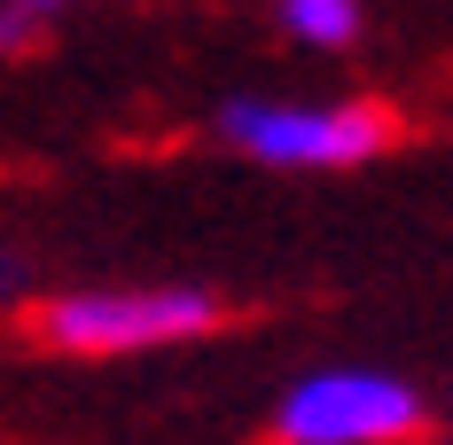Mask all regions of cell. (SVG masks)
<instances>
[{
  "mask_svg": "<svg viewBox=\"0 0 453 445\" xmlns=\"http://www.w3.org/2000/svg\"><path fill=\"white\" fill-rule=\"evenodd\" d=\"M219 134L258 165L344 173V165H367L391 141V118L367 110V102H226Z\"/></svg>",
  "mask_w": 453,
  "mask_h": 445,
  "instance_id": "6da1fadb",
  "label": "cell"
},
{
  "mask_svg": "<svg viewBox=\"0 0 453 445\" xmlns=\"http://www.w3.org/2000/svg\"><path fill=\"white\" fill-rule=\"evenodd\" d=\"M422 430V391L375 367H320L273 406L281 445H399Z\"/></svg>",
  "mask_w": 453,
  "mask_h": 445,
  "instance_id": "7a4b0ae2",
  "label": "cell"
},
{
  "mask_svg": "<svg viewBox=\"0 0 453 445\" xmlns=\"http://www.w3.org/2000/svg\"><path fill=\"white\" fill-rule=\"evenodd\" d=\"M219 320V297L203 289H71L40 305V336L55 352H141L180 344Z\"/></svg>",
  "mask_w": 453,
  "mask_h": 445,
  "instance_id": "3957f363",
  "label": "cell"
},
{
  "mask_svg": "<svg viewBox=\"0 0 453 445\" xmlns=\"http://www.w3.org/2000/svg\"><path fill=\"white\" fill-rule=\"evenodd\" d=\"M281 32L313 47H344L360 32V0H281Z\"/></svg>",
  "mask_w": 453,
  "mask_h": 445,
  "instance_id": "277c9868",
  "label": "cell"
},
{
  "mask_svg": "<svg viewBox=\"0 0 453 445\" xmlns=\"http://www.w3.org/2000/svg\"><path fill=\"white\" fill-rule=\"evenodd\" d=\"M40 8H24V0H0V55H16V47H32L40 40Z\"/></svg>",
  "mask_w": 453,
  "mask_h": 445,
  "instance_id": "5b68a950",
  "label": "cell"
},
{
  "mask_svg": "<svg viewBox=\"0 0 453 445\" xmlns=\"http://www.w3.org/2000/svg\"><path fill=\"white\" fill-rule=\"evenodd\" d=\"M16 289H24V258H16V250H8V242H0V305H8V297H16Z\"/></svg>",
  "mask_w": 453,
  "mask_h": 445,
  "instance_id": "8992f818",
  "label": "cell"
},
{
  "mask_svg": "<svg viewBox=\"0 0 453 445\" xmlns=\"http://www.w3.org/2000/svg\"><path fill=\"white\" fill-rule=\"evenodd\" d=\"M24 8H40V16H47V8H63V0H24Z\"/></svg>",
  "mask_w": 453,
  "mask_h": 445,
  "instance_id": "52a82bcc",
  "label": "cell"
}]
</instances>
